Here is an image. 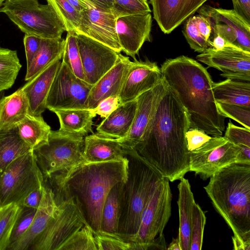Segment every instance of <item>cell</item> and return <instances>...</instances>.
Here are the masks:
<instances>
[{"instance_id":"db71d44e","label":"cell","mask_w":250,"mask_h":250,"mask_svg":"<svg viewBox=\"0 0 250 250\" xmlns=\"http://www.w3.org/2000/svg\"><path fill=\"white\" fill-rule=\"evenodd\" d=\"M168 250H181L180 241L178 237L176 238H173L172 242L169 245L168 248H167Z\"/></svg>"},{"instance_id":"ee69618b","label":"cell","mask_w":250,"mask_h":250,"mask_svg":"<svg viewBox=\"0 0 250 250\" xmlns=\"http://www.w3.org/2000/svg\"><path fill=\"white\" fill-rule=\"evenodd\" d=\"M219 112L225 118L235 120L243 127L250 129V107L217 103Z\"/></svg>"},{"instance_id":"4dcf8cb0","label":"cell","mask_w":250,"mask_h":250,"mask_svg":"<svg viewBox=\"0 0 250 250\" xmlns=\"http://www.w3.org/2000/svg\"><path fill=\"white\" fill-rule=\"evenodd\" d=\"M65 39H42L39 48L32 62L27 67L24 80L28 81L54 60L62 57Z\"/></svg>"},{"instance_id":"9a60e30c","label":"cell","mask_w":250,"mask_h":250,"mask_svg":"<svg viewBox=\"0 0 250 250\" xmlns=\"http://www.w3.org/2000/svg\"><path fill=\"white\" fill-rule=\"evenodd\" d=\"M75 35L82 62L83 80L93 85L114 66L120 53L83 34L75 33Z\"/></svg>"},{"instance_id":"e0dca14e","label":"cell","mask_w":250,"mask_h":250,"mask_svg":"<svg viewBox=\"0 0 250 250\" xmlns=\"http://www.w3.org/2000/svg\"><path fill=\"white\" fill-rule=\"evenodd\" d=\"M167 87L162 79L153 88L137 98L136 112L129 131L125 137L116 139L123 148H134L141 141Z\"/></svg>"},{"instance_id":"5b68a950","label":"cell","mask_w":250,"mask_h":250,"mask_svg":"<svg viewBox=\"0 0 250 250\" xmlns=\"http://www.w3.org/2000/svg\"><path fill=\"white\" fill-rule=\"evenodd\" d=\"M123 148L128 160V169L118 232L106 234L128 242L139 229L150 197L165 177L134 149Z\"/></svg>"},{"instance_id":"f5cc1de1","label":"cell","mask_w":250,"mask_h":250,"mask_svg":"<svg viewBox=\"0 0 250 250\" xmlns=\"http://www.w3.org/2000/svg\"><path fill=\"white\" fill-rule=\"evenodd\" d=\"M67 1L75 9L81 13L85 9L84 4L80 0H67Z\"/></svg>"},{"instance_id":"4fadbf2b","label":"cell","mask_w":250,"mask_h":250,"mask_svg":"<svg viewBox=\"0 0 250 250\" xmlns=\"http://www.w3.org/2000/svg\"><path fill=\"white\" fill-rule=\"evenodd\" d=\"M198 12L205 17L210 25L208 40L219 36L228 44L250 52V23L233 9L203 5Z\"/></svg>"},{"instance_id":"e575fe53","label":"cell","mask_w":250,"mask_h":250,"mask_svg":"<svg viewBox=\"0 0 250 250\" xmlns=\"http://www.w3.org/2000/svg\"><path fill=\"white\" fill-rule=\"evenodd\" d=\"M224 137L240 148L237 163L250 165V129L235 125L229 121Z\"/></svg>"},{"instance_id":"b9f144b4","label":"cell","mask_w":250,"mask_h":250,"mask_svg":"<svg viewBox=\"0 0 250 250\" xmlns=\"http://www.w3.org/2000/svg\"><path fill=\"white\" fill-rule=\"evenodd\" d=\"M112 10L116 18L150 13L147 0H112Z\"/></svg>"},{"instance_id":"f35d334b","label":"cell","mask_w":250,"mask_h":250,"mask_svg":"<svg viewBox=\"0 0 250 250\" xmlns=\"http://www.w3.org/2000/svg\"><path fill=\"white\" fill-rule=\"evenodd\" d=\"M59 250H97L91 229L85 225L64 242Z\"/></svg>"},{"instance_id":"f6af8a7d","label":"cell","mask_w":250,"mask_h":250,"mask_svg":"<svg viewBox=\"0 0 250 250\" xmlns=\"http://www.w3.org/2000/svg\"><path fill=\"white\" fill-rule=\"evenodd\" d=\"M94 235L97 250H132V243L102 232Z\"/></svg>"},{"instance_id":"11a10c76","label":"cell","mask_w":250,"mask_h":250,"mask_svg":"<svg viewBox=\"0 0 250 250\" xmlns=\"http://www.w3.org/2000/svg\"><path fill=\"white\" fill-rule=\"evenodd\" d=\"M4 96H4V91L0 92V103Z\"/></svg>"},{"instance_id":"74e56055","label":"cell","mask_w":250,"mask_h":250,"mask_svg":"<svg viewBox=\"0 0 250 250\" xmlns=\"http://www.w3.org/2000/svg\"><path fill=\"white\" fill-rule=\"evenodd\" d=\"M53 7L63 22L67 32H76L80 26L82 13L75 9L67 0H46Z\"/></svg>"},{"instance_id":"5bb4252c","label":"cell","mask_w":250,"mask_h":250,"mask_svg":"<svg viewBox=\"0 0 250 250\" xmlns=\"http://www.w3.org/2000/svg\"><path fill=\"white\" fill-rule=\"evenodd\" d=\"M85 5L76 32L113 49L122 51L116 30V17L112 10L103 9L91 0H80Z\"/></svg>"},{"instance_id":"c3c4849f","label":"cell","mask_w":250,"mask_h":250,"mask_svg":"<svg viewBox=\"0 0 250 250\" xmlns=\"http://www.w3.org/2000/svg\"><path fill=\"white\" fill-rule=\"evenodd\" d=\"M42 38L33 35L25 34L23 43L25 48L27 67L32 62L36 54L41 42Z\"/></svg>"},{"instance_id":"9f6ffc18","label":"cell","mask_w":250,"mask_h":250,"mask_svg":"<svg viewBox=\"0 0 250 250\" xmlns=\"http://www.w3.org/2000/svg\"><path fill=\"white\" fill-rule=\"evenodd\" d=\"M5 0H0V9L2 5V3L5 1Z\"/></svg>"},{"instance_id":"60d3db41","label":"cell","mask_w":250,"mask_h":250,"mask_svg":"<svg viewBox=\"0 0 250 250\" xmlns=\"http://www.w3.org/2000/svg\"><path fill=\"white\" fill-rule=\"evenodd\" d=\"M206 222V217L204 212L200 206L195 202L192 210L189 250L202 249Z\"/></svg>"},{"instance_id":"d590c367","label":"cell","mask_w":250,"mask_h":250,"mask_svg":"<svg viewBox=\"0 0 250 250\" xmlns=\"http://www.w3.org/2000/svg\"><path fill=\"white\" fill-rule=\"evenodd\" d=\"M21 206L11 203L0 207V250H7L11 234Z\"/></svg>"},{"instance_id":"ab89813d","label":"cell","mask_w":250,"mask_h":250,"mask_svg":"<svg viewBox=\"0 0 250 250\" xmlns=\"http://www.w3.org/2000/svg\"><path fill=\"white\" fill-rule=\"evenodd\" d=\"M187 20L182 32L190 48L201 53L210 47L208 41L202 35L197 25L196 16Z\"/></svg>"},{"instance_id":"7402d4cb","label":"cell","mask_w":250,"mask_h":250,"mask_svg":"<svg viewBox=\"0 0 250 250\" xmlns=\"http://www.w3.org/2000/svg\"><path fill=\"white\" fill-rule=\"evenodd\" d=\"M62 60V57L54 60L21 87L28 100L31 115H42L46 109V98Z\"/></svg>"},{"instance_id":"9c48e42d","label":"cell","mask_w":250,"mask_h":250,"mask_svg":"<svg viewBox=\"0 0 250 250\" xmlns=\"http://www.w3.org/2000/svg\"><path fill=\"white\" fill-rule=\"evenodd\" d=\"M56 204L57 208L54 216L29 250H59L69 238L87 224L72 200Z\"/></svg>"},{"instance_id":"bcb514c9","label":"cell","mask_w":250,"mask_h":250,"mask_svg":"<svg viewBox=\"0 0 250 250\" xmlns=\"http://www.w3.org/2000/svg\"><path fill=\"white\" fill-rule=\"evenodd\" d=\"M211 138L204 131L197 128H190L186 133L188 150H194L208 141Z\"/></svg>"},{"instance_id":"1f68e13d","label":"cell","mask_w":250,"mask_h":250,"mask_svg":"<svg viewBox=\"0 0 250 250\" xmlns=\"http://www.w3.org/2000/svg\"><path fill=\"white\" fill-rule=\"evenodd\" d=\"M17 129L20 138L33 150L47 142L51 131L42 115L29 113L18 124Z\"/></svg>"},{"instance_id":"f1b7e54d","label":"cell","mask_w":250,"mask_h":250,"mask_svg":"<svg viewBox=\"0 0 250 250\" xmlns=\"http://www.w3.org/2000/svg\"><path fill=\"white\" fill-rule=\"evenodd\" d=\"M212 89L216 103L250 107V82L227 79L213 82Z\"/></svg>"},{"instance_id":"f907efd6","label":"cell","mask_w":250,"mask_h":250,"mask_svg":"<svg viewBox=\"0 0 250 250\" xmlns=\"http://www.w3.org/2000/svg\"><path fill=\"white\" fill-rule=\"evenodd\" d=\"M233 10L250 23V0H232Z\"/></svg>"},{"instance_id":"30bf717a","label":"cell","mask_w":250,"mask_h":250,"mask_svg":"<svg viewBox=\"0 0 250 250\" xmlns=\"http://www.w3.org/2000/svg\"><path fill=\"white\" fill-rule=\"evenodd\" d=\"M172 193L167 178L157 186L143 212L137 233L129 243H147L163 234L171 213Z\"/></svg>"},{"instance_id":"cb8c5ba5","label":"cell","mask_w":250,"mask_h":250,"mask_svg":"<svg viewBox=\"0 0 250 250\" xmlns=\"http://www.w3.org/2000/svg\"><path fill=\"white\" fill-rule=\"evenodd\" d=\"M83 157L85 163H96L122 160L125 156L116 139L96 133L84 137Z\"/></svg>"},{"instance_id":"8992f818","label":"cell","mask_w":250,"mask_h":250,"mask_svg":"<svg viewBox=\"0 0 250 250\" xmlns=\"http://www.w3.org/2000/svg\"><path fill=\"white\" fill-rule=\"evenodd\" d=\"M0 12L4 13L25 34L42 39L62 38L65 27L52 5L38 0H5Z\"/></svg>"},{"instance_id":"3957f363","label":"cell","mask_w":250,"mask_h":250,"mask_svg":"<svg viewBox=\"0 0 250 250\" xmlns=\"http://www.w3.org/2000/svg\"><path fill=\"white\" fill-rule=\"evenodd\" d=\"M160 70L162 79L187 110L190 128L212 136H222L226 118L218 109L212 89L213 82L207 69L195 60L182 55L167 60Z\"/></svg>"},{"instance_id":"836d02e7","label":"cell","mask_w":250,"mask_h":250,"mask_svg":"<svg viewBox=\"0 0 250 250\" xmlns=\"http://www.w3.org/2000/svg\"><path fill=\"white\" fill-rule=\"evenodd\" d=\"M21 67L17 51L0 47V92L13 86Z\"/></svg>"},{"instance_id":"603a6c76","label":"cell","mask_w":250,"mask_h":250,"mask_svg":"<svg viewBox=\"0 0 250 250\" xmlns=\"http://www.w3.org/2000/svg\"><path fill=\"white\" fill-rule=\"evenodd\" d=\"M57 208L53 192L48 185L44 182L42 199L30 227L8 250H29L54 216Z\"/></svg>"},{"instance_id":"8d00e7d4","label":"cell","mask_w":250,"mask_h":250,"mask_svg":"<svg viewBox=\"0 0 250 250\" xmlns=\"http://www.w3.org/2000/svg\"><path fill=\"white\" fill-rule=\"evenodd\" d=\"M62 61L77 77L83 80L81 58L74 32H67ZM84 81V80H83Z\"/></svg>"},{"instance_id":"ac0fdd59","label":"cell","mask_w":250,"mask_h":250,"mask_svg":"<svg viewBox=\"0 0 250 250\" xmlns=\"http://www.w3.org/2000/svg\"><path fill=\"white\" fill-rule=\"evenodd\" d=\"M152 21L150 13L117 18L116 30L122 51L135 59L145 42L150 41Z\"/></svg>"},{"instance_id":"ba28073f","label":"cell","mask_w":250,"mask_h":250,"mask_svg":"<svg viewBox=\"0 0 250 250\" xmlns=\"http://www.w3.org/2000/svg\"><path fill=\"white\" fill-rule=\"evenodd\" d=\"M43 183L33 150L19 157L0 175V207L11 203L21 206L24 198Z\"/></svg>"},{"instance_id":"6da1fadb","label":"cell","mask_w":250,"mask_h":250,"mask_svg":"<svg viewBox=\"0 0 250 250\" xmlns=\"http://www.w3.org/2000/svg\"><path fill=\"white\" fill-rule=\"evenodd\" d=\"M189 128L187 110L167 85L142 139L133 149L169 181L180 180L189 171L186 139Z\"/></svg>"},{"instance_id":"52a82bcc","label":"cell","mask_w":250,"mask_h":250,"mask_svg":"<svg viewBox=\"0 0 250 250\" xmlns=\"http://www.w3.org/2000/svg\"><path fill=\"white\" fill-rule=\"evenodd\" d=\"M84 137L51 131L46 142L33 150L44 180L53 173L69 169L85 163Z\"/></svg>"},{"instance_id":"f546056e","label":"cell","mask_w":250,"mask_h":250,"mask_svg":"<svg viewBox=\"0 0 250 250\" xmlns=\"http://www.w3.org/2000/svg\"><path fill=\"white\" fill-rule=\"evenodd\" d=\"M125 182L116 184L108 193L102 208L100 232L108 234L118 232Z\"/></svg>"},{"instance_id":"d4e9b609","label":"cell","mask_w":250,"mask_h":250,"mask_svg":"<svg viewBox=\"0 0 250 250\" xmlns=\"http://www.w3.org/2000/svg\"><path fill=\"white\" fill-rule=\"evenodd\" d=\"M137 107V99L121 104L97 126V133L110 138L125 137L131 128Z\"/></svg>"},{"instance_id":"44dd1931","label":"cell","mask_w":250,"mask_h":250,"mask_svg":"<svg viewBox=\"0 0 250 250\" xmlns=\"http://www.w3.org/2000/svg\"><path fill=\"white\" fill-rule=\"evenodd\" d=\"M132 62L121 53L116 64L94 85L89 91L85 108L92 109L104 99L118 96Z\"/></svg>"},{"instance_id":"681fc988","label":"cell","mask_w":250,"mask_h":250,"mask_svg":"<svg viewBox=\"0 0 250 250\" xmlns=\"http://www.w3.org/2000/svg\"><path fill=\"white\" fill-rule=\"evenodd\" d=\"M43 189V186L30 192L23 199L21 206L37 209L40 206L42 199Z\"/></svg>"},{"instance_id":"d6986e66","label":"cell","mask_w":250,"mask_h":250,"mask_svg":"<svg viewBox=\"0 0 250 250\" xmlns=\"http://www.w3.org/2000/svg\"><path fill=\"white\" fill-rule=\"evenodd\" d=\"M160 68L149 60L132 62L118 95L121 104L136 99L162 80Z\"/></svg>"},{"instance_id":"4316f807","label":"cell","mask_w":250,"mask_h":250,"mask_svg":"<svg viewBox=\"0 0 250 250\" xmlns=\"http://www.w3.org/2000/svg\"><path fill=\"white\" fill-rule=\"evenodd\" d=\"M28 102L21 88L4 96L0 103V131L16 126L28 113Z\"/></svg>"},{"instance_id":"8fae6325","label":"cell","mask_w":250,"mask_h":250,"mask_svg":"<svg viewBox=\"0 0 250 250\" xmlns=\"http://www.w3.org/2000/svg\"><path fill=\"white\" fill-rule=\"evenodd\" d=\"M240 148L224 136H212L199 148L190 151L189 171L203 180L220 169L237 163Z\"/></svg>"},{"instance_id":"484cf974","label":"cell","mask_w":250,"mask_h":250,"mask_svg":"<svg viewBox=\"0 0 250 250\" xmlns=\"http://www.w3.org/2000/svg\"><path fill=\"white\" fill-rule=\"evenodd\" d=\"M177 188L179 191L177 205L179 216L178 237L181 250H189L192 210L195 202L190 185L187 179L182 178Z\"/></svg>"},{"instance_id":"7c38bea8","label":"cell","mask_w":250,"mask_h":250,"mask_svg":"<svg viewBox=\"0 0 250 250\" xmlns=\"http://www.w3.org/2000/svg\"><path fill=\"white\" fill-rule=\"evenodd\" d=\"M92 85L77 77L62 62L49 91L46 108L55 110L85 108V103Z\"/></svg>"},{"instance_id":"d6a6232c","label":"cell","mask_w":250,"mask_h":250,"mask_svg":"<svg viewBox=\"0 0 250 250\" xmlns=\"http://www.w3.org/2000/svg\"><path fill=\"white\" fill-rule=\"evenodd\" d=\"M32 150L20 138L17 126L0 131V175L15 159Z\"/></svg>"},{"instance_id":"7a4b0ae2","label":"cell","mask_w":250,"mask_h":250,"mask_svg":"<svg viewBox=\"0 0 250 250\" xmlns=\"http://www.w3.org/2000/svg\"><path fill=\"white\" fill-rule=\"evenodd\" d=\"M128 160L80 164L56 172L44 180L50 188L55 203L71 199L94 234L101 230L105 199L116 184L125 181Z\"/></svg>"},{"instance_id":"ffe728a7","label":"cell","mask_w":250,"mask_h":250,"mask_svg":"<svg viewBox=\"0 0 250 250\" xmlns=\"http://www.w3.org/2000/svg\"><path fill=\"white\" fill-rule=\"evenodd\" d=\"M208 0H150L153 18L165 34H169Z\"/></svg>"},{"instance_id":"7bdbcfd3","label":"cell","mask_w":250,"mask_h":250,"mask_svg":"<svg viewBox=\"0 0 250 250\" xmlns=\"http://www.w3.org/2000/svg\"><path fill=\"white\" fill-rule=\"evenodd\" d=\"M37 210L33 208L21 206L14 225L7 250L26 232L33 220Z\"/></svg>"},{"instance_id":"2e32d148","label":"cell","mask_w":250,"mask_h":250,"mask_svg":"<svg viewBox=\"0 0 250 250\" xmlns=\"http://www.w3.org/2000/svg\"><path fill=\"white\" fill-rule=\"evenodd\" d=\"M199 62L222 72L220 75L232 80L250 82V52L232 45L221 49L209 47L196 56Z\"/></svg>"},{"instance_id":"7dc6e473","label":"cell","mask_w":250,"mask_h":250,"mask_svg":"<svg viewBox=\"0 0 250 250\" xmlns=\"http://www.w3.org/2000/svg\"><path fill=\"white\" fill-rule=\"evenodd\" d=\"M121 104L118 96H111L101 101L91 110L96 115L105 118Z\"/></svg>"},{"instance_id":"277c9868","label":"cell","mask_w":250,"mask_h":250,"mask_svg":"<svg viewBox=\"0 0 250 250\" xmlns=\"http://www.w3.org/2000/svg\"><path fill=\"white\" fill-rule=\"evenodd\" d=\"M231 229L233 249L250 250V165L234 163L216 171L204 187Z\"/></svg>"},{"instance_id":"816d5d0a","label":"cell","mask_w":250,"mask_h":250,"mask_svg":"<svg viewBox=\"0 0 250 250\" xmlns=\"http://www.w3.org/2000/svg\"><path fill=\"white\" fill-rule=\"evenodd\" d=\"M100 7L109 10H112V0H91Z\"/></svg>"},{"instance_id":"83f0119b","label":"cell","mask_w":250,"mask_h":250,"mask_svg":"<svg viewBox=\"0 0 250 250\" xmlns=\"http://www.w3.org/2000/svg\"><path fill=\"white\" fill-rule=\"evenodd\" d=\"M53 112L59 119L60 130L84 137L92 132L93 120L97 115L91 109H60Z\"/></svg>"}]
</instances>
